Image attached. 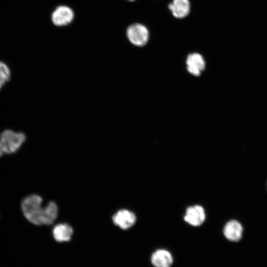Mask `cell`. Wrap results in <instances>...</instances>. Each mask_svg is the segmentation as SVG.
Instances as JSON below:
<instances>
[{
	"label": "cell",
	"mask_w": 267,
	"mask_h": 267,
	"mask_svg": "<svg viewBox=\"0 0 267 267\" xmlns=\"http://www.w3.org/2000/svg\"><path fill=\"white\" fill-rule=\"evenodd\" d=\"M173 16L177 18H183L189 13L190 5L189 0H173L168 5Z\"/></svg>",
	"instance_id": "cell-10"
},
{
	"label": "cell",
	"mask_w": 267,
	"mask_h": 267,
	"mask_svg": "<svg viewBox=\"0 0 267 267\" xmlns=\"http://www.w3.org/2000/svg\"><path fill=\"white\" fill-rule=\"evenodd\" d=\"M184 219L191 225L199 226L203 223L205 219L204 209L199 205L189 207L186 209Z\"/></svg>",
	"instance_id": "cell-7"
},
{
	"label": "cell",
	"mask_w": 267,
	"mask_h": 267,
	"mask_svg": "<svg viewBox=\"0 0 267 267\" xmlns=\"http://www.w3.org/2000/svg\"><path fill=\"white\" fill-rule=\"evenodd\" d=\"M129 0L133 1V0Z\"/></svg>",
	"instance_id": "cell-14"
},
{
	"label": "cell",
	"mask_w": 267,
	"mask_h": 267,
	"mask_svg": "<svg viewBox=\"0 0 267 267\" xmlns=\"http://www.w3.org/2000/svg\"><path fill=\"white\" fill-rule=\"evenodd\" d=\"M25 140L26 135L24 134L10 130H4L0 135V143L4 152L8 154L18 151Z\"/></svg>",
	"instance_id": "cell-2"
},
{
	"label": "cell",
	"mask_w": 267,
	"mask_h": 267,
	"mask_svg": "<svg viewBox=\"0 0 267 267\" xmlns=\"http://www.w3.org/2000/svg\"><path fill=\"white\" fill-rule=\"evenodd\" d=\"M42 198L36 194L26 197L22 201V212L26 219L32 223L37 225H50L56 220L58 207L53 201L49 202L43 207Z\"/></svg>",
	"instance_id": "cell-1"
},
{
	"label": "cell",
	"mask_w": 267,
	"mask_h": 267,
	"mask_svg": "<svg viewBox=\"0 0 267 267\" xmlns=\"http://www.w3.org/2000/svg\"><path fill=\"white\" fill-rule=\"evenodd\" d=\"M73 233L72 227L67 223L56 225L52 230L54 239L58 242H67L71 240Z\"/></svg>",
	"instance_id": "cell-11"
},
{
	"label": "cell",
	"mask_w": 267,
	"mask_h": 267,
	"mask_svg": "<svg viewBox=\"0 0 267 267\" xmlns=\"http://www.w3.org/2000/svg\"><path fill=\"white\" fill-rule=\"evenodd\" d=\"M73 18V10L70 7L64 5L57 7L51 15L52 22L58 26H65L69 24Z\"/></svg>",
	"instance_id": "cell-5"
},
{
	"label": "cell",
	"mask_w": 267,
	"mask_h": 267,
	"mask_svg": "<svg viewBox=\"0 0 267 267\" xmlns=\"http://www.w3.org/2000/svg\"><path fill=\"white\" fill-rule=\"evenodd\" d=\"M188 72L195 76H200L205 68V62L203 57L198 53L189 54L186 60Z\"/></svg>",
	"instance_id": "cell-4"
},
{
	"label": "cell",
	"mask_w": 267,
	"mask_h": 267,
	"mask_svg": "<svg viewBox=\"0 0 267 267\" xmlns=\"http://www.w3.org/2000/svg\"><path fill=\"white\" fill-rule=\"evenodd\" d=\"M151 262L155 267H171L173 262V258L169 251L158 249L152 254Z\"/></svg>",
	"instance_id": "cell-9"
},
{
	"label": "cell",
	"mask_w": 267,
	"mask_h": 267,
	"mask_svg": "<svg viewBox=\"0 0 267 267\" xmlns=\"http://www.w3.org/2000/svg\"><path fill=\"white\" fill-rule=\"evenodd\" d=\"M114 223L123 229L132 227L136 221V217L132 212L123 209L118 211L112 217Z\"/></svg>",
	"instance_id": "cell-6"
},
{
	"label": "cell",
	"mask_w": 267,
	"mask_h": 267,
	"mask_svg": "<svg viewBox=\"0 0 267 267\" xmlns=\"http://www.w3.org/2000/svg\"><path fill=\"white\" fill-rule=\"evenodd\" d=\"M10 78V71L7 65L0 61V90Z\"/></svg>",
	"instance_id": "cell-12"
},
{
	"label": "cell",
	"mask_w": 267,
	"mask_h": 267,
	"mask_svg": "<svg viewBox=\"0 0 267 267\" xmlns=\"http://www.w3.org/2000/svg\"><path fill=\"white\" fill-rule=\"evenodd\" d=\"M4 153L2 146L0 143V157H1Z\"/></svg>",
	"instance_id": "cell-13"
},
{
	"label": "cell",
	"mask_w": 267,
	"mask_h": 267,
	"mask_svg": "<svg viewBox=\"0 0 267 267\" xmlns=\"http://www.w3.org/2000/svg\"><path fill=\"white\" fill-rule=\"evenodd\" d=\"M243 228L237 221L232 220L228 221L223 227V234L228 240L233 242L239 241L242 237Z\"/></svg>",
	"instance_id": "cell-8"
},
{
	"label": "cell",
	"mask_w": 267,
	"mask_h": 267,
	"mask_svg": "<svg viewBox=\"0 0 267 267\" xmlns=\"http://www.w3.org/2000/svg\"><path fill=\"white\" fill-rule=\"evenodd\" d=\"M127 36L132 44L137 46H143L148 41L149 32L144 25L134 23L127 28Z\"/></svg>",
	"instance_id": "cell-3"
}]
</instances>
